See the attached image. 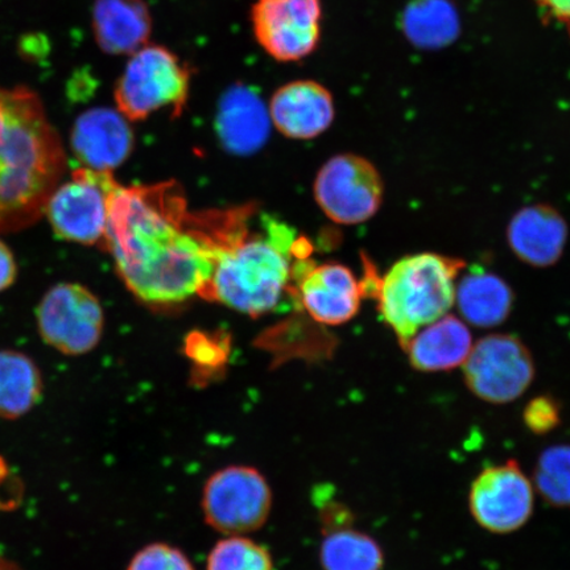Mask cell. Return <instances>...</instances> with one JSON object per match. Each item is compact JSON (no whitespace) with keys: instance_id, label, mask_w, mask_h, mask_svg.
<instances>
[{"instance_id":"1","label":"cell","mask_w":570,"mask_h":570,"mask_svg":"<svg viewBox=\"0 0 570 570\" xmlns=\"http://www.w3.org/2000/svg\"><path fill=\"white\" fill-rule=\"evenodd\" d=\"M166 189L125 188L110 198L104 248L127 288L151 305L202 295L216 262V244L185 229L184 212L166 203Z\"/></svg>"},{"instance_id":"2","label":"cell","mask_w":570,"mask_h":570,"mask_svg":"<svg viewBox=\"0 0 570 570\" xmlns=\"http://www.w3.org/2000/svg\"><path fill=\"white\" fill-rule=\"evenodd\" d=\"M66 169L61 139L38 95L0 88V234L39 220Z\"/></svg>"},{"instance_id":"3","label":"cell","mask_w":570,"mask_h":570,"mask_svg":"<svg viewBox=\"0 0 570 570\" xmlns=\"http://www.w3.org/2000/svg\"><path fill=\"white\" fill-rule=\"evenodd\" d=\"M262 223L259 233L216 244L210 282L202 294L252 317L276 309L296 271L295 230L268 217Z\"/></svg>"},{"instance_id":"4","label":"cell","mask_w":570,"mask_h":570,"mask_svg":"<svg viewBox=\"0 0 570 570\" xmlns=\"http://www.w3.org/2000/svg\"><path fill=\"white\" fill-rule=\"evenodd\" d=\"M463 267L459 258L420 253L403 256L377 279V311L403 351L422 327L452 309Z\"/></svg>"},{"instance_id":"5","label":"cell","mask_w":570,"mask_h":570,"mask_svg":"<svg viewBox=\"0 0 570 570\" xmlns=\"http://www.w3.org/2000/svg\"><path fill=\"white\" fill-rule=\"evenodd\" d=\"M190 81V68L180 56L148 42L130 56L119 77L114 91L117 110L130 122H140L164 109H173L178 117L187 105Z\"/></svg>"},{"instance_id":"6","label":"cell","mask_w":570,"mask_h":570,"mask_svg":"<svg viewBox=\"0 0 570 570\" xmlns=\"http://www.w3.org/2000/svg\"><path fill=\"white\" fill-rule=\"evenodd\" d=\"M273 508V489L266 475L255 466L220 468L204 483L202 511L205 523L223 537L261 531Z\"/></svg>"},{"instance_id":"7","label":"cell","mask_w":570,"mask_h":570,"mask_svg":"<svg viewBox=\"0 0 570 570\" xmlns=\"http://www.w3.org/2000/svg\"><path fill=\"white\" fill-rule=\"evenodd\" d=\"M461 368L468 390L480 401L495 405L522 397L537 374L530 348L505 333L475 342Z\"/></svg>"},{"instance_id":"8","label":"cell","mask_w":570,"mask_h":570,"mask_svg":"<svg viewBox=\"0 0 570 570\" xmlns=\"http://www.w3.org/2000/svg\"><path fill=\"white\" fill-rule=\"evenodd\" d=\"M118 183L111 173L73 170L49 197L46 214L57 237L85 246H104L110 198Z\"/></svg>"},{"instance_id":"9","label":"cell","mask_w":570,"mask_h":570,"mask_svg":"<svg viewBox=\"0 0 570 570\" xmlns=\"http://www.w3.org/2000/svg\"><path fill=\"white\" fill-rule=\"evenodd\" d=\"M313 190L327 218L352 226L367 223L380 212L384 183L372 161L355 154H340L321 167Z\"/></svg>"},{"instance_id":"10","label":"cell","mask_w":570,"mask_h":570,"mask_svg":"<svg viewBox=\"0 0 570 570\" xmlns=\"http://www.w3.org/2000/svg\"><path fill=\"white\" fill-rule=\"evenodd\" d=\"M40 336L66 355L88 354L102 338L105 315L97 296L77 283L55 285L38 308Z\"/></svg>"},{"instance_id":"11","label":"cell","mask_w":570,"mask_h":570,"mask_svg":"<svg viewBox=\"0 0 570 570\" xmlns=\"http://www.w3.org/2000/svg\"><path fill=\"white\" fill-rule=\"evenodd\" d=\"M256 42L279 62H297L316 52L323 35L321 0H255L249 10Z\"/></svg>"},{"instance_id":"12","label":"cell","mask_w":570,"mask_h":570,"mask_svg":"<svg viewBox=\"0 0 570 570\" xmlns=\"http://www.w3.org/2000/svg\"><path fill=\"white\" fill-rule=\"evenodd\" d=\"M469 510L481 529L497 534L517 532L534 509L532 481L515 460L484 468L469 490Z\"/></svg>"},{"instance_id":"13","label":"cell","mask_w":570,"mask_h":570,"mask_svg":"<svg viewBox=\"0 0 570 570\" xmlns=\"http://www.w3.org/2000/svg\"><path fill=\"white\" fill-rule=\"evenodd\" d=\"M70 146L85 168L112 173L132 153L135 138L130 120L110 107L85 111L71 128Z\"/></svg>"},{"instance_id":"14","label":"cell","mask_w":570,"mask_h":570,"mask_svg":"<svg viewBox=\"0 0 570 570\" xmlns=\"http://www.w3.org/2000/svg\"><path fill=\"white\" fill-rule=\"evenodd\" d=\"M298 276V295L308 315L317 323L338 326L352 321L361 309L362 283L351 268L340 263L309 266Z\"/></svg>"},{"instance_id":"15","label":"cell","mask_w":570,"mask_h":570,"mask_svg":"<svg viewBox=\"0 0 570 570\" xmlns=\"http://www.w3.org/2000/svg\"><path fill=\"white\" fill-rule=\"evenodd\" d=\"M271 122L284 137L309 140L331 127L336 116L333 96L324 85L297 80L283 85L268 104Z\"/></svg>"},{"instance_id":"16","label":"cell","mask_w":570,"mask_h":570,"mask_svg":"<svg viewBox=\"0 0 570 570\" xmlns=\"http://www.w3.org/2000/svg\"><path fill=\"white\" fill-rule=\"evenodd\" d=\"M268 106L247 85H233L220 97L216 132L220 146L235 156H252L265 147L271 131Z\"/></svg>"},{"instance_id":"17","label":"cell","mask_w":570,"mask_h":570,"mask_svg":"<svg viewBox=\"0 0 570 570\" xmlns=\"http://www.w3.org/2000/svg\"><path fill=\"white\" fill-rule=\"evenodd\" d=\"M569 227L553 206L534 204L520 209L508 226L511 252L525 265L547 268L564 254Z\"/></svg>"},{"instance_id":"18","label":"cell","mask_w":570,"mask_h":570,"mask_svg":"<svg viewBox=\"0 0 570 570\" xmlns=\"http://www.w3.org/2000/svg\"><path fill=\"white\" fill-rule=\"evenodd\" d=\"M154 19L145 0H96L92 31L105 53L131 56L148 45Z\"/></svg>"},{"instance_id":"19","label":"cell","mask_w":570,"mask_h":570,"mask_svg":"<svg viewBox=\"0 0 570 570\" xmlns=\"http://www.w3.org/2000/svg\"><path fill=\"white\" fill-rule=\"evenodd\" d=\"M473 347L472 333L463 321L445 315L419 331L404 352L419 373L434 374L461 367Z\"/></svg>"},{"instance_id":"20","label":"cell","mask_w":570,"mask_h":570,"mask_svg":"<svg viewBox=\"0 0 570 570\" xmlns=\"http://www.w3.org/2000/svg\"><path fill=\"white\" fill-rule=\"evenodd\" d=\"M454 305L468 324L489 330L509 318L514 292L501 276L473 269L458 283Z\"/></svg>"},{"instance_id":"21","label":"cell","mask_w":570,"mask_h":570,"mask_svg":"<svg viewBox=\"0 0 570 570\" xmlns=\"http://www.w3.org/2000/svg\"><path fill=\"white\" fill-rule=\"evenodd\" d=\"M41 392L40 370L30 356L0 351V417L24 416L40 401Z\"/></svg>"},{"instance_id":"22","label":"cell","mask_w":570,"mask_h":570,"mask_svg":"<svg viewBox=\"0 0 570 570\" xmlns=\"http://www.w3.org/2000/svg\"><path fill=\"white\" fill-rule=\"evenodd\" d=\"M318 561L323 570H383L386 554L380 541L351 525L324 532Z\"/></svg>"},{"instance_id":"23","label":"cell","mask_w":570,"mask_h":570,"mask_svg":"<svg viewBox=\"0 0 570 570\" xmlns=\"http://www.w3.org/2000/svg\"><path fill=\"white\" fill-rule=\"evenodd\" d=\"M403 30L413 45L440 48L459 33V18L449 0H413L403 16Z\"/></svg>"},{"instance_id":"24","label":"cell","mask_w":570,"mask_h":570,"mask_svg":"<svg viewBox=\"0 0 570 570\" xmlns=\"http://www.w3.org/2000/svg\"><path fill=\"white\" fill-rule=\"evenodd\" d=\"M533 489L554 509H570V445L558 444L540 453L533 469Z\"/></svg>"},{"instance_id":"25","label":"cell","mask_w":570,"mask_h":570,"mask_svg":"<svg viewBox=\"0 0 570 570\" xmlns=\"http://www.w3.org/2000/svg\"><path fill=\"white\" fill-rule=\"evenodd\" d=\"M206 570H275L268 548L247 534L225 537L213 546Z\"/></svg>"},{"instance_id":"26","label":"cell","mask_w":570,"mask_h":570,"mask_svg":"<svg viewBox=\"0 0 570 570\" xmlns=\"http://www.w3.org/2000/svg\"><path fill=\"white\" fill-rule=\"evenodd\" d=\"M127 570H196L188 554L173 544L155 541L135 553Z\"/></svg>"},{"instance_id":"27","label":"cell","mask_w":570,"mask_h":570,"mask_svg":"<svg viewBox=\"0 0 570 570\" xmlns=\"http://www.w3.org/2000/svg\"><path fill=\"white\" fill-rule=\"evenodd\" d=\"M561 403L552 395L531 399L523 410V423L537 436H546L561 424Z\"/></svg>"},{"instance_id":"28","label":"cell","mask_w":570,"mask_h":570,"mask_svg":"<svg viewBox=\"0 0 570 570\" xmlns=\"http://www.w3.org/2000/svg\"><path fill=\"white\" fill-rule=\"evenodd\" d=\"M543 16L561 26L570 38V0H534Z\"/></svg>"},{"instance_id":"29","label":"cell","mask_w":570,"mask_h":570,"mask_svg":"<svg viewBox=\"0 0 570 570\" xmlns=\"http://www.w3.org/2000/svg\"><path fill=\"white\" fill-rule=\"evenodd\" d=\"M18 276L16 258L11 249L0 240V292L10 288Z\"/></svg>"},{"instance_id":"30","label":"cell","mask_w":570,"mask_h":570,"mask_svg":"<svg viewBox=\"0 0 570 570\" xmlns=\"http://www.w3.org/2000/svg\"><path fill=\"white\" fill-rule=\"evenodd\" d=\"M0 570H20L16 564H12V562L7 561L3 558H0Z\"/></svg>"}]
</instances>
